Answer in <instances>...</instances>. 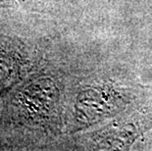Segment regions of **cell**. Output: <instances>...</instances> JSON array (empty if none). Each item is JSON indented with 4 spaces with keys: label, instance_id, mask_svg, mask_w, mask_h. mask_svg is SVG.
Instances as JSON below:
<instances>
[{
    "label": "cell",
    "instance_id": "obj_1",
    "mask_svg": "<svg viewBox=\"0 0 152 151\" xmlns=\"http://www.w3.org/2000/svg\"><path fill=\"white\" fill-rule=\"evenodd\" d=\"M20 59L8 43L0 38V94L8 90L17 81Z\"/></svg>",
    "mask_w": 152,
    "mask_h": 151
},
{
    "label": "cell",
    "instance_id": "obj_2",
    "mask_svg": "<svg viewBox=\"0 0 152 151\" xmlns=\"http://www.w3.org/2000/svg\"><path fill=\"white\" fill-rule=\"evenodd\" d=\"M5 1H13V0H0V3H3ZM17 1H27V0H17Z\"/></svg>",
    "mask_w": 152,
    "mask_h": 151
}]
</instances>
